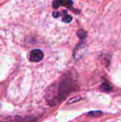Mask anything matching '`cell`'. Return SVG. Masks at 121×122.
<instances>
[{
	"label": "cell",
	"mask_w": 121,
	"mask_h": 122,
	"mask_svg": "<svg viewBox=\"0 0 121 122\" xmlns=\"http://www.w3.org/2000/svg\"><path fill=\"white\" fill-rule=\"evenodd\" d=\"M103 112L101 111H93V112H90L88 113L89 116H92V117H99L101 115H102Z\"/></svg>",
	"instance_id": "6"
},
{
	"label": "cell",
	"mask_w": 121,
	"mask_h": 122,
	"mask_svg": "<svg viewBox=\"0 0 121 122\" xmlns=\"http://www.w3.org/2000/svg\"><path fill=\"white\" fill-rule=\"evenodd\" d=\"M44 58V53L41 49H34L30 52L29 59L32 62H39Z\"/></svg>",
	"instance_id": "1"
},
{
	"label": "cell",
	"mask_w": 121,
	"mask_h": 122,
	"mask_svg": "<svg viewBox=\"0 0 121 122\" xmlns=\"http://www.w3.org/2000/svg\"><path fill=\"white\" fill-rule=\"evenodd\" d=\"M87 50V46L85 43H80L79 44L77 45L76 49H74V53H73V56L75 59H78L81 57L86 51Z\"/></svg>",
	"instance_id": "2"
},
{
	"label": "cell",
	"mask_w": 121,
	"mask_h": 122,
	"mask_svg": "<svg viewBox=\"0 0 121 122\" xmlns=\"http://www.w3.org/2000/svg\"><path fill=\"white\" fill-rule=\"evenodd\" d=\"M77 35L81 39V40H83L86 38L87 36V32L83 29H80L77 31Z\"/></svg>",
	"instance_id": "4"
},
{
	"label": "cell",
	"mask_w": 121,
	"mask_h": 122,
	"mask_svg": "<svg viewBox=\"0 0 121 122\" xmlns=\"http://www.w3.org/2000/svg\"><path fill=\"white\" fill-rule=\"evenodd\" d=\"M101 89L103 92H110L111 89H112V87L111 86L108 84V83H104L101 85Z\"/></svg>",
	"instance_id": "5"
},
{
	"label": "cell",
	"mask_w": 121,
	"mask_h": 122,
	"mask_svg": "<svg viewBox=\"0 0 121 122\" xmlns=\"http://www.w3.org/2000/svg\"><path fill=\"white\" fill-rule=\"evenodd\" d=\"M59 12L58 11H53V17L54 18H57L58 16H59Z\"/></svg>",
	"instance_id": "9"
},
{
	"label": "cell",
	"mask_w": 121,
	"mask_h": 122,
	"mask_svg": "<svg viewBox=\"0 0 121 122\" xmlns=\"http://www.w3.org/2000/svg\"><path fill=\"white\" fill-rule=\"evenodd\" d=\"M81 97H73V98L71 99L68 102V104H72V103H73L74 102H78V101H79V100H81Z\"/></svg>",
	"instance_id": "8"
},
{
	"label": "cell",
	"mask_w": 121,
	"mask_h": 122,
	"mask_svg": "<svg viewBox=\"0 0 121 122\" xmlns=\"http://www.w3.org/2000/svg\"><path fill=\"white\" fill-rule=\"evenodd\" d=\"M61 15L63 16V17H64V16H67L68 14H67V11L66 10H64V11H62V12L61 13Z\"/></svg>",
	"instance_id": "10"
},
{
	"label": "cell",
	"mask_w": 121,
	"mask_h": 122,
	"mask_svg": "<svg viewBox=\"0 0 121 122\" xmlns=\"http://www.w3.org/2000/svg\"><path fill=\"white\" fill-rule=\"evenodd\" d=\"M72 20H73V18L70 15H67V16L62 18V21H63L65 23H70L72 21Z\"/></svg>",
	"instance_id": "7"
},
{
	"label": "cell",
	"mask_w": 121,
	"mask_h": 122,
	"mask_svg": "<svg viewBox=\"0 0 121 122\" xmlns=\"http://www.w3.org/2000/svg\"><path fill=\"white\" fill-rule=\"evenodd\" d=\"M73 1H55L53 2V8H57L61 6H64L67 7H71L72 6Z\"/></svg>",
	"instance_id": "3"
}]
</instances>
